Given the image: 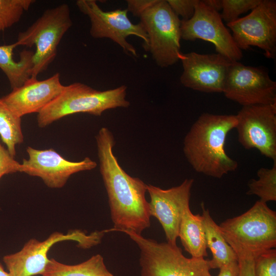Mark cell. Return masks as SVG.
<instances>
[{"label": "cell", "mask_w": 276, "mask_h": 276, "mask_svg": "<svg viewBox=\"0 0 276 276\" xmlns=\"http://www.w3.org/2000/svg\"><path fill=\"white\" fill-rule=\"evenodd\" d=\"M96 141L100 172L114 225L105 232L127 231L141 235L151 224L149 203L145 198L147 184L128 175L119 165L113 151L115 139L108 128L99 130Z\"/></svg>", "instance_id": "obj_1"}, {"label": "cell", "mask_w": 276, "mask_h": 276, "mask_svg": "<svg viewBox=\"0 0 276 276\" xmlns=\"http://www.w3.org/2000/svg\"><path fill=\"white\" fill-rule=\"evenodd\" d=\"M236 115L202 113L183 140V151L197 172L221 178L235 171L238 162L228 156L225 145L227 134L236 128Z\"/></svg>", "instance_id": "obj_2"}, {"label": "cell", "mask_w": 276, "mask_h": 276, "mask_svg": "<svg viewBox=\"0 0 276 276\" xmlns=\"http://www.w3.org/2000/svg\"><path fill=\"white\" fill-rule=\"evenodd\" d=\"M219 227L238 259H256L276 247V213L260 200L242 215L225 220Z\"/></svg>", "instance_id": "obj_3"}, {"label": "cell", "mask_w": 276, "mask_h": 276, "mask_svg": "<svg viewBox=\"0 0 276 276\" xmlns=\"http://www.w3.org/2000/svg\"><path fill=\"white\" fill-rule=\"evenodd\" d=\"M127 87L122 85L106 90H98L80 82L65 86L62 93L37 116L38 126L44 128L67 116L86 113L100 116L108 109L127 108Z\"/></svg>", "instance_id": "obj_4"}, {"label": "cell", "mask_w": 276, "mask_h": 276, "mask_svg": "<svg viewBox=\"0 0 276 276\" xmlns=\"http://www.w3.org/2000/svg\"><path fill=\"white\" fill-rule=\"evenodd\" d=\"M124 233L140 248L141 276H212L204 258H188L177 245L158 243L131 232Z\"/></svg>", "instance_id": "obj_5"}, {"label": "cell", "mask_w": 276, "mask_h": 276, "mask_svg": "<svg viewBox=\"0 0 276 276\" xmlns=\"http://www.w3.org/2000/svg\"><path fill=\"white\" fill-rule=\"evenodd\" d=\"M140 24L148 36L143 45L160 67L172 66L180 60L181 20L166 0H157L140 16Z\"/></svg>", "instance_id": "obj_6"}, {"label": "cell", "mask_w": 276, "mask_h": 276, "mask_svg": "<svg viewBox=\"0 0 276 276\" xmlns=\"http://www.w3.org/2000/svg\"><path fill=\"white\" fill-rule=\"evenodd\" d=\"M73 25L68 5L62 4L44 11L26 30L19 33L18 46L36 47L31 77L37 78L54 60L62 38Z\"/></svg>", "instance_id": "obj_7"}, {"label": "cell", "mask_w": 276, "mask_h": 276, "mask_svg": "<svg viewBox=\"0 0 276 276\" xmlns=\"http://www.w3.org/2000/svg\"><path fill=\"white\" fill-rule=\"evenodd\" d=\"M105 232H94L89 235L78 229L66 234L54 232L41 241L31 239L21 250L4 256L3 260L12 276H34L42 274L49 260L48 253L54 244L63 241H76L80 247L89 248L100 243Z\"/></svg>", "instance_id": "obj_8"}, {"label": "cell", "mask_w": 276, "mask_h": 276, "mask_svg": "<svg viewBox=\"0 0 276 276\" xmlns=\"http://www.w3.org/2000/svg\"><path fill=\"white\" fill-rule=\"evenodd\" d=\"M238 48L257 47L266 57L274 59L276 53V1L261 0L247 15L227 24Z\"/></svg>", "instance_id": "obj_9"}, {"label": "cell", "mask_w": 276, "mask_h": 276, "mask_svg": "<svg viewBox=\"0 0 276 276\" xmlns=\"http://www.w3.org/2000/svg\"><path fill=\"white\" fill-rule=\"evenodd\" d=\"M223 93L226 98L243 106L272 104L276 103V82L262 67L233 61Z\"/></svg>", "instance_id": "obj_10"}, {"label": "cell", "mask_w": 276, "mask_h": 276, "mask_svg": "<svg viewBox=\"0 0 276 276\" xmlns=\"http://www.w3.org/2000/svg\"><path fill=\"white\" fill-rule=\"evenodd\" d=\"M76 5L90 21V34L94 38H109L119 44L127 54L137 57L135 48L127 38L133 35L143 40V45L148 43V36L141 24H133L129 19L127 9L104 11L95 0H78Z\"/></svg>", "instance_id": "obj_11"}, {"label": "cell", "mask_w": 276, "mask_h": 276, "mask_svg": "<svg viewBox=\"0 0 276 276\" xmlns=\"http://www.w3.org/2000/svg\"><path fill=\"white\" fill-rule=\"evenodd\" d=\"M236 116L240 144L276 160V103L242 106Z\"/></svg>", "instance_id": "obj_12"}, {"label": "cell", "mask_w": 276, "mask_h": 276, "mask_svg": "<svg viewBox=\"0 0 276 276\" xmlns=\"http://www.w3.org/2000/svg\"><path fill=\"white\" fill-rule=\"evenodd\" d=\"M181 37L185 40L202 39L213 43L218 54L232 61H239L242 52L237 46L232 34L223 23L219 13L198 0L193 16L181 20Z\"/></svg>", "instance_id": "obj_13"}, {"label": "cell", "mask_w": 276, "mask_h": 276, "mask_svg": "<svg viewBox=\"0 0 276 276\" xmlns=\"http://www.w3.org/2000/svg\"><path fill=\"white\" fill-rule=\"evenodd\" d=\"M183 72L180 77L186 87L207 93H223L233 61L219 54L181 53Z\"/></svg>", "instance_id": "obj_14"}, {"label": "cell", "mask_w": 276, "mask_h": 276, "mask_svg": "<svg viewBox=\"0 0 276 276\" xmlns=\"http://www.w3.org/2000/svg\"><path fill=\"white\" fill-rule=\"evenodd\" d=\"M194 183L192 178L186 179L180 185L168 189L147 185L149 193L151 216L160 223L167 243L176 245L182 215L189 205L191 190Z\"/></svg>", "instance_id": "obj_15"}, {"label": "cell", "mask_w": 276, "mask_h": 276, "mask_svg": "<svg viewBox=\"0 0 276 276\" xmlns=\"http://www.w3.org/2000/svg\"><path fill=\"white\" fill-rule=\"evenodd\" d=\"M28 159L24 158V173L40 177L50 188L63 187L71 175L95 169L97 163L88 157L79 162L66 159L53 149L39 150L28 146Z\"/></svg>", "instance_id": "obj_16"}, {"label": "cell", "mask_w": 276, "mask_h": 276, "mask_svg": "<svg viewBox=\"0 0 276 276\" xmlns=\"http://www.w3.org/2000/svg\"><path fill=\"white\" fill-rule=\"evenodd\" d=\"M65 86L57 73L42 80L31 77L19 87L2 97L10 109L21 118L28 114L39 112L55 100L63 90Z\"/></svg>", "instance_id": "obj_17"}, {"label": "cell", "mask_w": 276, "mask_h": 276, "mask_svg": "<svg viewBox=\"0 0 276 276\" xmlns=\"http://www.w3.org/2000/svg\"><path fill=\"white\" fill-rule=\"evenodd\" d=\"M201 208L206 247L212 254V259L208 260L210 269H219L232 262L238 261L236 253L225 241L219 225L211 216L209 210L204 209L203 203Z\"/></svg>", "instance_id": "obj_18"}, {"label": "cell", "mask_w": 276, "mask_h": 276, "mask_svg": "<svg viewBox=\"0 0 276 276\" xmlns=\"http://www.w3.org/2000/svg\"><path fill=\"white\" fill-rule=\"evenodd\" d=\"M16 42L0 45V68L4 73L12 89L22 86L31 77L34 52L24 50L20 53V59L13 58Z\"/></svg>", "instance_id": "obj_19"}, {"label": "cell", "mask_w": 276, "mask_h": 276, "mask_svg": "<svg viewBox=\"0 0 276 276\" xmlns=\"http://www.w3.org/2000/svg\"><path fill=\"white\" fill-rule=\"evenodd\" d=\"M178 237L185 250L192 257L204 258L208 256L202 217L194 215L189 205L183 212Z\"/></svg>", "instance_id": "obj_20"}, {"label": "cell", "mask_w": 276, "mask_h": 276, "mask_svg": "<svg viewBox=\"0 0 276 276\" xmlns=\"http://www.w3.org/2000/svg\"><path fill=\"white\" fill-rule=\"evenodd\" d=\"M42 276H114L107 268L103 257L97 254L76 265H67L52 258Z\"/></svg>", "instance_id": "obj_21"}, {"label": "cell", "mask_w": 276, "mask_h": 276, "mask_svg": "<svg viewBox=\"0 0 276 276\" xmlns=\"http://www.w3.org/2000/svg\"><path fill=\"white\" fill-rule=\"evenodd\" d=\"M0 137L15 157L16 146L24 142L21 118L14 113L0 97Z\"/></svg>", "instance_id": "obj_22"}, {"label": "cell", "mask_w": 276, "mask_h": 276, "mask_svg": "<svg viewBox=\"0 0 276 276\" xmlns=\"http://www.w3.org/2000/svg\"><path fill=\"white\" fill-rule=\"evenodd\" d=\"M258 180L251 179L246 194L255 195L261 201H276V160L271 168H261L257 171Z\"/></svg>", "instance_id": "obj_23"}, {"label": "cell", "mask_w": 276, "mask_h": 276, "mask_svg": "<svg viewBox=\"0 0 276 276\" xmlns=\"http://www.w3.org/2000/svg\"><path fill=\"white\" fill-rule=\"evenodd\" d=\"M34 0H0V32L17 23Z\"/></svg>", "instance_id": "obj_24"}, {"label": "cell", "mask_w": 276, "mask_h": 276, "mask_svg": "<svg viewBox=\"0 0 276 276\" xmlns=\"http://www.w3.org/2000/svg\"><path fill=\"white\" fill-rule=\"evenodd\" d=\"M261 2V0H222V20L226 24L239 18L241 14L252 10Z\"/></svg>", "instance_id": "obj_25"}, {"label": "cell", "mask_w": 276, "mask_h": 276, "mask_svg": "<svg viewBox=\"0 0 276 276\" xmlns=\"http://www.w3.org/2000/svg\"><path fill=\"white\" fill-rule=\"evenodd\" d=\"M255 276H276V249H269L255 260Z\"/></svg>", "instance_id": "obj_26"}, {"label": "cell", "mask_w": 276, "mask_h": 276, "mask_svg": "<svg viewBox=\"0 0 276 276\" xmlns=\"http://www.w3.org/2000/svg\"><path fill=\"white\" fill-rule=\"evenodd\" d=\"M25 170L22 164L16 161L0 142V180L5 175L24 172Z\"/></svg>", "instance_id": "obj_27"}, {"label": "cell", "mask_w": 276, "mask_h": 276, "mask_svg": "<svg viewBox=\"0 0 276 276\" xmlns=\"http://www.w3.org/2000/svg\"><path fill=\"white\" fill-rule=\"evenodd\" d=\"M166 1L174 13L178 17H181V20H187L194 15L198 0Z\"/></svg>", "instance_id": "obj_28"}, {"label": "cell", "mask_w": 276, "mask_h": 276, "mask_svg": "<svg viewBox=\"0 0 276 276\" xmlns=\"http://www.w3.org/2000/svg\"><path fill=\"white\" fill-rule=\"evenodd\" d=\"M157 0H127V10L133 16L139 17L149 7L154 5Z\"/></svg>", "instance_id": "obj_29"}, {"label": "cell", "mask_w": 276, "mask_h": 276, "mask_svg": "<svg viewBox=\"0 0 276 276\" xmlns=\"http://www.w3.org/2000/svg\"><path fill=\"white\" fill-rule=\"evenodd\" d=\"M255 260L252 258L238 259V276H255Z\"/></svg>", "instance_id": "obj_30"}, {"label": "cell", "mask_w": 276, "mask_h": 276, "mask_svg": "<svg viewBox=\"0 0 276 276\" xmlns=\"http://www.w3.org/2000/svg\"><path fill=\"white\" fill-rule=\"evenodd\" d=\"M239 265L238 261L232 262L219 268L217 276H238Z\"/></svg>", "instance_id": "obj_31"}, {"label": "cell", "mask_w": 276, "mask_h": 276, "mask_svg": "<svg viewBox=\"0 0 276 276\" xmlns=\"http://www.w3.org/2000/svg\"><path fill=\"white\" fill-rule=\"evenodd\" d=\"M208 6L219 12L222 9V0H202Z\"/></svg>", "instance_id": "obj_32"}, {"label": "cell", "mask_w": 276, "mask_h": 276, "mask_svg": "<svg viewBox=\"0 0 276 276\" xmlns=\"http://www.w3.org/2000/svg\"><path fill=\"white\" fill-rule=\"evenodd\" d=\"M0 276H12L8 271L5 270L4 267L0 263Z\"/></svg>", "instance_id": "obj_33"}]
</instances>
